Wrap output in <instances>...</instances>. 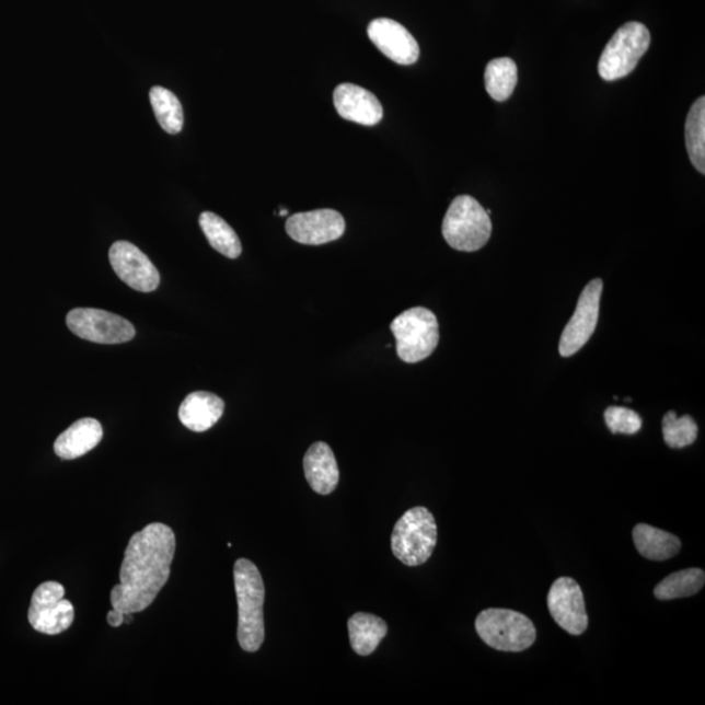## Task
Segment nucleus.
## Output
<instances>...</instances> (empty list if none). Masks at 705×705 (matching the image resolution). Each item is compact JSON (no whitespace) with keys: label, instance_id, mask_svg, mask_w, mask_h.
Returning <instances> with one entry per match:
<instances>
[{"label":"nucleus","instance_id":"f257e3e1","mask_svg":"<svg viewBox=\"0 0 705 705\" xmlns=\"http://www.w3.org/2000/svg\"><path fill=\"white\" fill-rule=\"evenodd\" d=\"M174 554L171 527L152 523L135 533L120 565V582L111 592L113 609L135 614L151 606L171 578Z\"/></svg>","mask_w":705,"mask_h":705},{"label":"nucleus","instance_id":"f03ea898","mask_svg":"<svg viewBox=\"0 0 705 705\" xmlns=\"http://www.w3.org/2000/svg\"><path fill=\"white\" fill-rule=\"evenodd\" d=\"M234 587L239 601L240 646L246 652H256L262 647L264 628V599L266 588L259 569L249 559H239L234 565Z\"/></svg>","mask_w":705,"mask_h":705},{"label":"nucleus","instance_id":"7ed1b4c3","mask_svg":"<svg viewBox=\"0 0 705 705\" xmlns=\"http://www.w3.org/2000/svg\"><path fill=\"white\" fill-rule=\"evenodd\" d=\"M438 527L425 507L406 511L393 528L391 546L395 557L405 566L417 567L430 559L437 546Z\"/></svg>","mask_w":705,"mask_h":705},{"label":"nucleus","instance_id":"20e7f679","mask_svg":"<svg viewBox=\"0 0 705 705\" xmlns=\"http://www.w3.org/2000/svg\"><path fill=\"white\" fill-rule=\"evenodd\" d=\"M490 215L470 195H460L451 203L443 220L442 233L452 249L473 253L490 240Z\"/></svg>","mask_w":705,"mask_h":705},{"label":"nucleus","instance_id":"39448f33","mask_svg":"<svg viewBox=\"0 0 705 705\" xmlns=\"http://www.w3.org/2000/svg\"><path fill=\"white\" fill-rule=\"evenodd\" d=\"M476 632L487 646L501 652H523L538 639L533 622L510 609H486L476 620Z\"/></svg>","mask_w":705,"mask_h":705},{"label":"nucleus","instance_id":"423d86ee","mask_svg":"<svg viewBox=\"0 0 705 705\" xmlns=\"http://www.w3.org/2000/svg\"><path fill=\"white\" fill-rule=\"evenodd\" d=\"M396 338L397 356L406 363H417L429 358L439 344L438 319L432 311L413 308L404 311L391 323Z\"/></svg>","mask_w":705,"mask_h":705},{"label":"nucleus","instance_id":"0eeeda50","mask_svg":"<svg viewBox=\"0 0 705 705\" xmlns=\"http://www.w3.org/2000/svg\"><path fill=\"white\" fill-rule=\"evenodd\" d=\"M650 45V33L642 23L622 25L603 49L599 73L603 80L615 81L626 78L635 70Z\"/></svg>","mask_w":705,"mask_h":705},{"label":"nucleus","instance_id":"6e6552de","mask_svg":"<svg viewBox=\"0 0 705 705\" xmlns=\"http://www.w3.org/2000/svg\"><path fill=\"white\" fill-rule=\"evenodd\" d=\"M67 327L73 335L97 344L131 342L137 331L127 319L100 309H73L67 315Z\"/></svg>","mask_w":705,"mask_h":705},{"label":"nucleus","instance_id":"1a4fd4ad","mask_svg":"<svg viewBox=\"0 0 705 705\" xmlns=\"http://www.w3.org/2000/svg\"><path fill=\"white\" fill-rule=\"evenodd\" d=\"M74 620V609L65 599V588L56 581L41 585L32 596L28 621L37 633L59 635L69 629Z\"/></svg>","mask_w":705,"mask_h":705},{"label":"nucleus","instance_id":"9d476101","mask_svg":"<svg viewBox=\"0 0 705 705\" xmlns=\"http://www.w3.org/2000/svg\"><path fill=\"white\" fill-rule=\"evenodd\" d=\"M602 289V280L594 279L582 290L578 307H576L575 313L569 319L560 337L559 352L562 357L574 356L592 337L596 327H598Z\"/></svg>","mask_w":705,"mask_h":705},{"label":"nucleus","instance_id":"9b49d317","mask_svg":"<svg viewBox=\"0 0 705 705\" xmlns=\"http://www.w3.org/2000/svg\"><path fill=\"white\" fill-rule=\"evenodd\" d=\"M547 608L555 623L569 635L580 636L587 632L586 600L578 581L571 578L555 580L547 594Z\"/></svg>","mask_w":705,"mask_h":705},{"label":"nucleus","instance_id":"f8f14e48","mask_svg":"<svg viewBox=\"0 0 705 705\" xmlns=\"http://www.w3.org/2000/svg\"><path fill=\"white\" fill-rule=\"evenodd\" d=\"M114 273L134 290L151 293L159 288L158 268L140 249L131 242L118 241L108 251Z\"/></svg>","mask_w":705,"mask_h":705},{"label":"nucleus","instance_id":"ddd939ff","mask_svg":"<svg viewBox=\"0 0 705 705\" xmlns=\"http://www.w3.org/2000/svg\"><path fill=\"white\" fill-rule=\"evenodd\" d=\"M287 233L291 240L302 245H324L342 239L345 233V220L334 209L296 213L287 221Z\"/></svg>","mask_w":705,"mask_h":705},{"label":"nucleus","instance_id":"4468645a","mask_svg":"<svg viewBox=\"0 0 705 705\" xmlns=\"http://www.w3.org/2000/svg\"><path fill=\"white\" fill-rule=\"evenodd\" d=\"M371 43L385 57L402 66L415 65L419 58V46L411 32L391 19H375L369 24Z\"/></svg>","mask_w":705,"mask_h":705},{"label":"nucleus","instance_id":"2eb2a0df","mask_svg":"<svg viewBox=\"0 0 705 705\" xmlns=\"http://www.w3.org/2000/svg\"><path fill=\"white\" fill-rule=\"evenodd\" d=\"M336 111L344 119L363 126H375L383 118V106L362 86L345 83L334 92Z\"/></svg>","mask_w":705,"mask_h":705},{"label":"nucleus","instance_id":"dca6fc26","mask_svg":"<svg viewBox=\"0 0 705 705\" xmlns=\"http://www.w3.org/2000/svg\"><path fill=\"white\" fill-rule=\"evenodd\" d=\"M304 476L317 494L328 495L335 492L340 472L334 452L324 442H316L310 447L303 459Z\"/></svg>","mask_w":705,"mask_h":705},{"label":"nucleus","instance_id":"f3484780","mask_svg":"<svg viewBox=\"0 0 705 705\" xmlns=\"http://www.w3.org/2000/svg\"><path fill=\"white\" fill-rule=\"evenodd\" d=\"M226 411L222 398L211 392H193L183 400L180 408V419L183 426L195 432L211 429Z\"/></svg>","mask_w":705,"mask_h":705},{"label":"nucleus","instance_id":"a211bd4d","mask_svg":"<svg viewBox=\"0 0 705 705\" xmlns=\"http://www.w3.org/2000/svg\"><path fill=\"white\" fill-rule=\"evenodd\" d=\"M103 426L94 418H81L60 434L54 443L57 456L73 460L84 456L103 439Z\"/></svg>","mask_w":705,"mask_h":705},{"label":"nucleus","instance_id":"6ab92c4d","mask_svg":"<svg viewBox=\"0 0 705 705\" xmlns=\"http://www.w3.org/2000/svg\"><path fill=\"white\" fill-rule=\"evenodd\" d=\"M636 551L649 560L663 562L680 553L682 542L677 535L648 524H637L633 531Z\"/></svg>","mask_w":705,"mask_h":705},{"label":"nucleus","instance_id":"aec40b11","mask_svg":"<svg viewBox=\"0 0 705 705\" xmlns=\"http://www.w3.org/2000/svg\"><path fill=\"white\" fill-rule=\"evenodd\" d=\"M351 648L359 656L375 652L388 635V625L382 619L368 613H357L348 622Z\"/></svg>","mask_w":705,"mask_h":705},{"label":"nucleus","instance_id":"412c9836","mask_svg":"<svg viewBox=\"0 0 705 705\" xmlns=\"http://www.w3.org/2000/svg\"><path fill=\"white\" fill-rule=\"evenodd\" d=\"M199 226L207 236L209 245L229 259H236L242 254L239 235L229 223L212 212L201 213Z\"/></svg>","mask_w":705,"mask_h":705},{"label":"nucleus","instance_id":"4be33fe9","mask_svg":"<svg viewBox=\"0 0 705 705\" xmlns=\"http://www.w3.org/2000/svg\"><path fill=\"white\" fill-rule=\"evenodd\" d=\"M705 573L701 568L682 569L670 574L655 588V598L660 601L691 598L704 587Z\"/></svg>","mask_w":705,"mask_h":705},{"label":"nucleus","instance_id":"5701e85b","mask_svg":"<svg viewBox=\"0 0 705 705\" xmlns=\"http://www.w3.org/2000/svg\"><path fill=\"white\" fill-rule=\"evenodd\" d=\"M518 78V66L511 58L494 59L485 71L486 91L493 100L504 103L512 96Z\"/></svg>","mask_w":705,"mask_h":705},{"label":"nucleus","instance_id":"b1692460","mask_svg":"<svg viewBox=\"0 0 705 705\" xmlns=\"http://www.w3.org/2000/svg\"><path fill=\"white\" fill-rule=\"evenodd\" d=\"M149 99L162 130L172 135L180 134L185 124V114L178 97L166 88L153 86Z\"/></svg>","mask_w":705,"mask_h":705},{"label":"nucleus","instance_id":"393cba45","mask_svg":"<svg viewBox=\"0 0 705 705\" xmlns=\"http://www.w3.org/2000/svg\"><path fill=\"white\" fill-rule=\"evenodd\" d=\"M686 147L697 172L705 173V97L691 106L686 120Z\"/></svg>","mask_w":705,"mask_h":705},{"label":"nucleus","instance_id":"a878e982","mask_svg":"<svg viewBox=\"0 0 705 705\" xmlns=\"http://www.w3.org/2000/svg\"><path fill=\"white\" fill-rule=\"evenodd\" d=\"M697 425L693 417H677L675 412H668L662 419V436L670 449H684L697 438Z\"/></svg>","mask_w":705,"mask_h":705},{"label":"nucleus","instance_id":"bb28decb","mask_svg":"<svg viewBox=\"0 0 705 705\" xmlns=\"http://www.w3.org/2000/svg\"><path fill=\"white\" fill-rule=\"evenodd\" d=\"M605 423L613 434L627 436L639 432L643 426L642 417L636 412L622 406H609L605 411Z\"/></svg>","mask_w":705,"mask_h":705},{"label":"nucleus","instance_id":"cd10ccee","mask_svg":"<svg viewBox=\"0 0 705 705\" xmlns=\"http://www.w3.org/2000/svg\"><path fill=\"white\" fill-rule=\"evenodd\" d=\"M107 623L112 627H120L125 623V613L119 612L117 609H113L112 612L107 613Z\"/></svg>","mask_w":705,"mask_h":705},{"label":"nucleus","instance_id":"c85d7f7f","mask_svg":"<svg viewBox=\"0 0 705 705\" xmlns=\"http://www.w3.org/2000/svg\"><path fill=\"white\" fill-rule=\"evenodd\" d=\"M132 620V614H125V623H131Z\"/></svg>","mask_w":705,"mask_h":705},{"label":"nucleus","instance_id":"c756f323","mask_svg":"<svg viewBox=\"0 0 705 705\" xmlns=\"http://www.w3.org/2000/svg\"><path fill=\"white\" fill-rule=\"evenodd\" d=\"M287 215H288V209L281 208L280 216H287Z\"/></svg>","mask_w":705,"mask_h":705}]
</instances>
